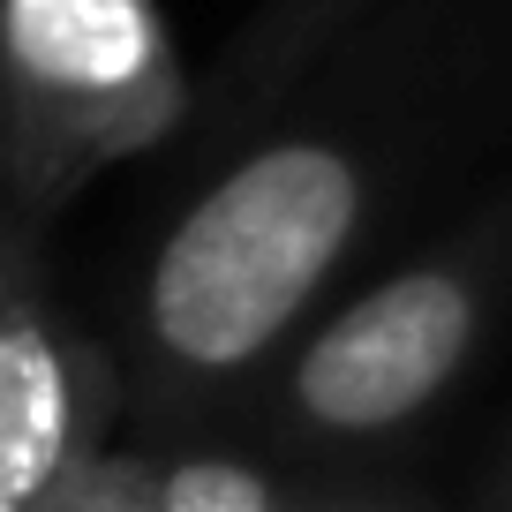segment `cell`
I'll list each match as a JSON object with an SVG mask.
<instances>
[{
  "instance_id": "6",
  "label": "cell",
  "mask_w": 512,
  "mask_h": 512,
  "mask_svg": "<svg viewBox=\"0 0 512 512\" xmlns=\"http://www.w3.org/2000/svg\"><path fill=\"white\" fill-rule=\"evenodd\" d=\"M151 505L159 512H302V490H287L249 452L196 445V452L151 460Z\"/></svg>"
},
{
  "instance_id": "7",
  "label": "cell",
  "mask_w": 512,
  "mask_h": 512,
  "mask_svg": "<svg viewBox=\"0 0 512 512\" xmlns=\"http://www.w3.org/2000/svg\"><path fill=\"white\" fill-rule=\"evenodd\" d=\"M68 512H159V505H151V460L113 452V460L76 490V505H68Z\"/></svg>"
},
{
  "instance_id": "3",
  "label": "cell",
  "mask_w": 512,
  "mask_h": 512,
  "mask_svg": "<svg viewBox=\"0 0 512 512\" xmlns=\"http://www.w3.org/2000/svg\"><path fill=\"white\" fill-rule=\"evenodd\" d=\"M196 113L159 0H0L8 226L38 234L91 174L144 159Z\"/></svg>"
},
{
  "instance_id": "4",
  "label": "cell",
  "mask_w": 512,
  "mask_h": 512,
  "mask_svg": "<svg viewBox=\"0 0 512 512\" xmlns=\"http://www.w3.org/2000/svg\"><path fill=\"white\" fill-rule=\"evenodd\" d=\"M0 287V512H68L113 460L106 422L121 384L38 287V234L8 226Z\"/></svg>"
},
{
  "instance_id": "5",
  "label": "cell",
  "mask_w": 512,
  "mask_h": 512,
  "mask_svg": "<svg viewBox=\"0 0 512 512\" xmlns=\"http://www.w3.org/2000/svg\"><path fill=\"white\" fill-rule=\"evenodd\" d=\"M384 0H264L234 38H226L219 68L204 83V106L211 121H249V113L279 106L294 83L309 76L317 61H332Z\"/></svg>"
},
{
  "instance_id": "2",
  "label": "cell",
  "mask_w": 512,
  "mask_h": 512,
  "mask_svg": "<svg viewBox=\"0 0 512 512\" xmlns=\"http://www.w3.org/2000/svg\"><path fill=\"white\" fill-rule=\"evenodd\" d=\"M512 302V196L317 317L264 377V437L287 460H354L460 392Z\"/></svg>"
},
{
  "instance_id": "1",
  "label": "cell",
  "mask_w": 512,
  "mask_h": 512,
  "mask_svg": "<svg viewBox=\"0 0 512 512\" xmlns=\"http://www.w3.org/2000/svg\"><path fill=\"white\" fill-rule=\"evenodd\" d=\"M392 121L272 128L181 204L136 279V400L189 415L294 347V324L347 272L392 204Z\"/></svg>"
},
{
  "instance_id": "9",
  "label": "cell",
  "mask_w": 512,
  "mask_h": 512,
  "mask_svg": "<svg viewBox=\"0 0 512 512\" xmlns=\"http://www.w3.org/2000/svg\"><path fill=\"white\" fill-rule=\"evenodd\" d=\"M482 512H512V437H505V452H497L490 482H482Z\"/></svg>"
},
{
  "instance_id": "8",
  "label": "cell",
  "mask_w": 512,
  "mask_h": 512,
  "mask_svg": "<svg viewBox=\"0 0 512 512\" xmlns=\"http://www.w3.org/2000/svg\"><path fill=\"white\" fill-rule=\"evenodd\" d=\"M302 512H430V505H415V497H392V490H324V497L302 490Z\"/></svg>"
}]
</instances>
